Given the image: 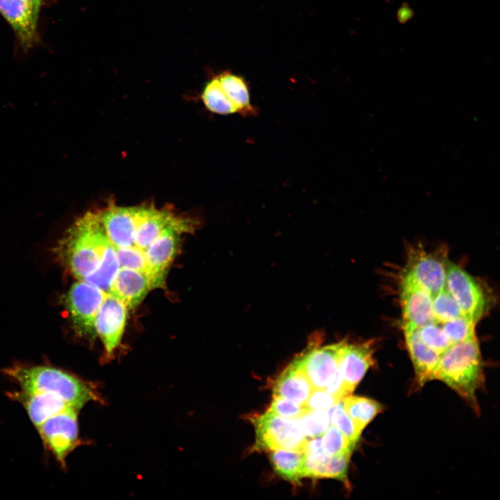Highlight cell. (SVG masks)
Returning a JSON list of instances; mask_svg holds the SVG:
<instances>
[{
	"instance_id": "29",
	"label": "cell",
	"mask_w": 500,
	"mask_h": 500,
	"mask_svg": "<svg viewBox=\"0 0 500 500\" xmlns=\"http://www.w3.org/2000/svg\"><path fill=\"white\" fill-rule=\"evenodd\" d=\"M297 419L306 437L310 439L321 437L331 424L328 410L308 409Z\"/></svg>"
},
{
	"instance_id": "8",
	"label": "cell",
	"mask_w": 500,
	"mask_h": 500,
	"mask_svg": "<svg viewBox=\"0 0 500 500\" xmlns=\"http://www.w3.org/2000/svg\"><path fill=\"white\" fill-rule=\"evenodd\" d=\"M107 294L83 280L75 282L66 297V306L79 334L94 337V319Z\"/></svg>"
},
{
	"instance_id": "17",
	"label": "cell",
	"mask_w": 500,
	"mask_h": 500,
	"mask_svg": "<svg viewBox=\"0 0 500 500\" xmlns=\"http://www.w3.org/2000/svg\"><path fill=\"white\" fill-rule=\"evenodd\" d=\"M8 395L24 406L35 428L49 417L73 408L59 397L51 394L21 390L10 392Z\"/></svg>"
},
{
	"instance_id": "28",
	"label": "cell",
	"mask_w": 500,
	"mask_h": 500,
	"mask_svg": "<svg viewBox=\"0 0 500 500\" xmlns=\"http://www.w3.org/2000/svg\"><path fill=\"white\" fill-rule=\"evenodd\" d=\"M331 424L338 429L353 447H356L362 432L344 409L342 401L328 410Z\"/></svg>"
},
{
	"instance_id": "9",
	"label": "cell",
	"mask_w": 500,
	"mask_h": 500,
	"mask_svg": "<svg viewBox=\"0 0 500 500\" xmlns=\"http://www.w3.org/2000/svg\"><path fill=\"white\" fill-rule=\"evenodd\" d=\"M94 211L114 247L124 248L135 246L139 205L120 206L110 199L105 206Z\"/></svg>"
},
{
	"instance_id": "36",
	"label": "cell",
	"mask_w": 500,
	"mask_h": 500,
	"mask_svg": "<svg viewBox=\"0 0 500 500\" xmlns=\"http://www.w3.org/2000/svg\"><path fill=\"white\" fill-rule=\"evenodd\" d=\"M26 1L30 6L32 8L33 11L39 15V11L41 6L42 1V0H24Z\"/></svg>"
},
{
	"instance_id": "4",
	"label": "cell",
	"mask_w": 500,
	"mask_h": 500,
	"mask_svg": "<svg viewBox=\"0 0 500 500\" xmlns=\"http://www.w3.org/2000/svg\"><path fill=\"white\" fill-rule=\"evenodd\" d=\"M252 422L258 449L303 451L308 438L297 419L282 417L267 410Z\"/></svg>"
},
{
	"instance_id": "30",
	"label": "cell",
	"mask_w": 500,
	"mask_h": 500,
	"mask_svg": "<svg viewBox=\"0 0 500 500\" xmlns=\"http://www.w3.org/2000/svg\"><path fill=\"white\" fill-rule=\"evenodd\" d=\"M324 452L328 456L351 454L355 447L338 429L330 424L322 435Z\"/></svg>"
},
{
	"instance_id": "23",
	"label": "cell",
	"mask_w": 500,
	"mask_h": 500,
	"mask_svg": "<svg viewBox=\"0 0 500 500\" xmlns=\"http://www.w3.org/2000/svg\"><path fill=\"white\" fill-rule=\"evenodd\" d=\"M342 403L347 415L361 431L384 409L381 403L374 399L351 394L343 398Z\"/></svg>"
},
{
	"instance_id": "27",
	"label": "cell",
	"mask_w": 500,
	"mask_h": 500,
	"mask_svg": "<svg viewBox=\"0 0 500 500\" xmlns=\"http://www.w3.org/2000/svg\"><path fill=\"white\" fill-rule=\"evenodd\" d=\"M114 247L120 267L129 268L144 273L150 279L153 288H158L156 281L147 265L142 251L135 247Z\"/></svg>"
},
{
	"instance_id": "3",
	"label": "cell",
	"mask_w": 500,
	"mask_h": 500,
	"mask_svg": "<svg viewBox=\"0 0 500 500\" xmlns=\"http://www.w3.org/2000/svg\"><path fill=\"white\" fill-rule=\"evenodd\" d=\"M3 373L22 390L55 395L78 411L89 401L99 399L91 384L51 366L15 365Z\"/></svg>"
},
{
	"instance_id": "33",
	"label": "cell",
	"mask_w": 500,
	"mask_h": 500,
	"mask_svg": "<svg viewBox=\"0 0 500 500\" xmlns=\"http://www.w3.org/2000/svg\"><path fill=\"white\" fill-rule=\"evenodd\" d=\"M308 408L281 397H273L268 411L282 417L298 419Z\"/></svg>"
},
{
	"instance_id": "20",
	"label": "cell",
	"mask_w": 500,
	"mask_h": 500,
	"mask_svg": "<svg viewBox=\"0 0 500 500\" xmlns=\"http://www.w3.org/2000/svg\"><path fill=\"white\" fill-rule=\"evenodd\" d=\"M305 454L304 477L331 478L348 484L351 454L328 456L324 451Z\"/></svg>"
},
{
	"instance_id": "1",
	"label": "cell",
	"mask_w": 500,
	"mask_h": 500,
	"mask_svg": "<svg viewBox=\"0 0 500 500\" xmlns=\"http://www.w3.org/2000/svg\"><path fill=\"white\" fill-rule=\"evenodd\" d=\"M108 242L94 210H90L67 231L56 251L68 270L83 280L97 269Z\"/></svg>"
},
{
	"instance_id": "2",
	"label": "cell",
	"mask_w": 500,
	"mask_h": 500,
	"mask_svg": "<svg viewBox=\"0 0 500 500\" xmlns=\"http://www.w3.org/2000/svg\"><path fill=\"white\" fill-rule=\"evenodd\" d=\"M483 365L476 336L453 343L440 356L432 380L444 382L477 411L476 391L484 384Z\"/></svg>"
},
{
	"instance_id": "31",
	"label": "cell",
	"mask_w": 500,
	"mask_h": 500,
	"mask_svg": "<svg viewBox=\"0 0 500 500\" xmlns=\"http://www.w3.org/2000/svg\"><path fill=\"white\" fill-rule=\"evenodd\" d=\"M416 330L421 340L440 354L452 344L442 329V324L430 323Z\"/></svg>"
},
{
	"instance_id": "13",
	"label": "cell",
	"mask_w": 500,
	"mask_h": 500,
	"mask_svg": "<svg viewBox=\"0 0 500 500\" xmlns=\"http://www.w3.org/2000/svg\"><path fill=\"white\" fill-rule=\"evenodd\" d=\"M374 362L372 342L349 343L345 340L341 341L338 370L349 394H352Z\"/></svg>"
},
{
	"instance_id": "35",
	"label": "cell",
	"mask_w": 500,
	"mask_h": 500,
	"mask_svg": "<svg viewBox=\"0 0 500 500\" xmlns=\"http://www.w3.org/2000/svg\"><path fill=\"white\" fill-rule=\"evenodd\" d=\"M414 11L410 7L408 3H403L397 12V18L398 22L401 24H406L407 22L410 20L414 16Z\"/></svg>"
},
{
	"instance_id": "19",
	"label": "cell",
	"mask_w": 500,
	"mask_h": 500,
	"mask_svg": "<svg viewBox=\"0 0 500 500\" xmlns=\"http://www.w3.org/2000/svg\"><path fill=\"white\" fill-rule=\"evenodd\" d=\"M406 344L409 352L416 379L420 386L432 381L440 353L428 347L419 338L416 329H404Z\"/></svg>"
},
{
	"instance_id": "34",
	"label": "cell",
	"mask_w": 500,
	"mask_h": 500,
	"mask_svg": "<svg viewBox=\"0 0 500 500\" xmlns=\"http://www.w3.org/2000/svg\"><path fill=\"white\" fill-rule=\"evenodd\" d=\"M340 401L324 388H314L305 407L311 410H328Z\"/></svg>"
},
{
	"instance_id": "7",
	"label": "cell",
	"mask_w": 500,
	"mask_h": 500,
	"mask_svg": "<svg viewBox=\"0 0 500 500\" xmlns=\"http://www.w3.org/2000/svg\"><path fill=\"white\" fill-rule=\"evenodd\" d=\"M445 288L462 313L476 324L488 308V299L478 283L464 269L448 260Z\"/></svg>"
},
{
	"instance_id": "22",
	"label": "cell",
	"mask_w": 500,
	"mask_h": 500,
	"mask_svg": "<svg viewBox=\"0 0 500 500\" xmlns=\"http://www.w3.org/2000/svg\"><path fill=\"white\" fill-rule=\"evenodd\" d=\"M270 461L274 471L283 478L297 483L304 477L303 451L286 449L270 451Z\"/></svg>"
},
{
	"instance_id": "18",
	"label": "cell",
	"mask_w": 500,
	"mask_h": 500,
	"mask_svg": "<svg viewBox=\"0 0 500 500\" xmlns=\"http://www.w3.org/2000/svg\"><path fill=\"white\" fill-rule=\"evenodd\" d=\"M273 397H281L304 406L314 388L303 369L293 360L273 384Z\"/></svg>"
},
{
	"instance_id": "16",
	"label": "cell",
	"mask_w": 500,
	"mask_h": 500,
	"mask_svg": "<svg viewBox=\"0 0 500 500\" xmlns=\"http://www.w3.org/2000/svg\"><path fill=\"white\" fill-rule=\"evenodd\" d=\"M152 289L154 288L150 279L144 273L120 267L109 294L123 301L129 310L136 308Z\"/></svg>"
},
{
	"instance_id": "25",
	"label": "cell",
	"mask_w": 500,
	"mask_h": 500,
	"mask_svg": "<svg viewBox=\"0 0 500 500\" xmlns=\"http://www.w3.org/2000/svg\"><path fill=\"white\" fill-rule=\"evenodd\" d=\"M201 97L207 109L212 112L219 115L236 113L234 107L223 92L217 77L208 83Z\"/></svg>"
},
{
	"instance_id": "26",
	"label": "cell",
	"mask_w": 500,
	"mask_h": 500,
	"mask_svg": "<svg viewBox=\"0 0 500 500\" xmlns=\"http://www.w3.org/2000/svg\"><path fill=\"white\" fill-rule=\"evenodd\" d=\"M433 310L435 322L439 324L465 316L446 288L433 295Z\"/></svg>"
},
{
	"instance_id": "14",
	"label": "cell",
	"mask_w": 500,
	"mask_h": 500,
	"mask_svg": "<svg viewBox=\"0 0 500 500\" xmlns=\"http://www.w3.org/2000/svg\"><path fill=\"white\" fill-rule=\"evenodd\" d=\"M400 299L403 330L417 329L435 323L433 296L404 275Z\"/></svg>"
},
{
	"instance_id": "21",
	"label": "cell",
	"mask_w": 500,
	"mask_h": 500,
	"mask_svg": "<svg viewBox=\"0 0 500 500\" xmlns=\"http://www.w3.org/2000/svg\"><path fill=\"white\" fill-rule=\"evenodd\" d=\"M217 77L236 113L246 117L256 115V110L251 103L248 87L241 77L230 73H224Z\"/></svg>"
},
{
	"instance_id": "6",
	"label": "cell",
	"mask_w": 500,
	"mask_h": 500,
	"mask_svg": "<svg viewBox=\"0 0 500 500\" xmlns=\"http://www.w3.org/2000/svg\"><path fill=\"white\" fill-rule=\"evenodd\" d=\"M78 412L68 409L36 427L44 446L62 467L67 456L78 444Z\"/></svg>"
},
{
	"instance_id": "24",
	"label": "cell",
	"mask_w": 500,
	"mask_h": 500,
	"mask_svg": "<svg viewBox=\"0 0 500 500\" xmlns=\"http://www.w3.org/2000/svg\"><path fill=\"white\" fill-rule=\"evenodd\" d=\"M119 268L115 247L109 240L104 248L99 267L83 280L109 294L112 281Z\"/></svg>"
},
{
	"instance_id": "15",
	"label": "cell",
	"mask_w": 500,
	"mask_h": 500,
	"mask_svg": "<svg viewBox=\"0 0 500 500\" xmlns=\"http://www.w3.org/2000/svg\"><path fill=\"white\" fill-rule=\"evenodd\" d=\"M0 12L10 24L24 50L38 41V16L24 0H0Z\"/></svg>"
},
{
	"instance_id": "32",
	"label": "cell",
	"mask_w": 500,
	"mask_h": 500,
	"mask_svg": "<svg viewBox=\"0 0 500 500\" xmlns=\"http://www.w3.org/2000/svg\"><path fill=\"white\" fill-rule=\"evenodd\" d=\"M476 323L466 316L458 317L442 324V329L451 343L468 340L475 335Z\"/></svg>"
},
{
	"instance_id": "10",
	"label": "cell",
	"mask_w": 500,
	"mask_h": 500,
	"mask_svg": "<svg viewBox=\"0 0 500 500\" xmlns=\"http://www.w3.org/2000/svg\"><path fill=\"white\" fill-rule=\"evenodd\" d=\"M195 227L188 225L170 226L144 251L147 265L158 288H165L167 269L180 250L181 235L193 232Z\"/></svg>"
},
{
	"instance_id": "11",
	"label": "cell",
	"mask_w": 500,
	"mask_h": 500,
	"mask_svg": "<svg viewBox=\"0 0 500 500\" xmlns=\"http://www.w3.org/2000/svg\"><path fill=\"white\" fill-rule=\"evenodd\" d=\"M448 260L424 250H412L408 255L404 276L430 294L445 288Z\"/></svg>"
},
{
	"instance_id": "5",
	"label": "cell",
	"mask_w": 500,
	"mask_h": 500,
	"mask_svg": "<svg viewBox=\"0 0 500 500\" xmlns=\"http://www.w3.org/2000/svg\"><path fill=\"white\" fill-rule=\"evenodd\" d=\"M321 333L311 337L307 347L294 360L303 369L314 388H324L338 373L341 341L322 345Z\"/></svg>"
},
{
	"instance_id": "12",
	"label": "cell",
	"mask_w": 500,
	"mask_h": 500,
	"mask_svg": "<svg viewBox=\"0 0 500 500\" xmlns=\"http://www.w3.org/2000/svg\"><path fill=\"white\" fill-rule=\"evenodd\" d=\"M128 310L123 301L107 294L97 314L94 330L103 344L107 356H112L121 342Z\"/></svg>"
}]
</instances>
